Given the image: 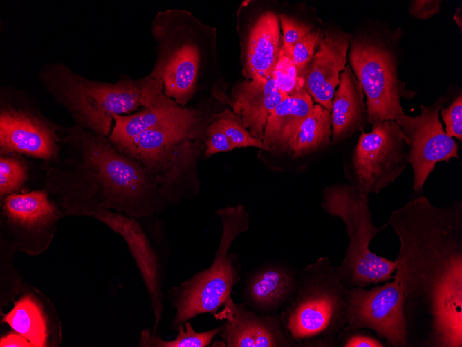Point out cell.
<instances>
[{
    "instance_id": "9c48e42d",
    "label": "cell",
    "mask_w": 462,
    "mask_h": 347,
    "mask_svg": "<svg viewBox=\"0 0 462 347\" xmlns=\"http://www.w3.org/2000/svg\"><path fill=\"white\" fill-rule=\"evenodd\" d=\"M321 206L346 226L349 244L344 259L336 267L343 284L347 288L365 287L393 278L395 262L376 255L369 249L373 238L388 224L375 226L368 195L352 184L331 185L324 190Z\"/></svg>"
},
{
    "instance_id": "d4e9b609",
    "label": "cell",
    "mask_w": 462,
    "mask_h": 347,
    "mask_svg": "<svg viewBox=\"0 0 462 347\" xmlns=\"http://www.w3.org/2000/svg\"><path fill=\"white\" fill-rule=\"evenodd\" d=\"M178 335L172 340H163L156 332L144 330L139 342L140 346L147 347H206L210 346L219 335L221 326L205 332H196L190 322L186 321L178 326Z\"/></svg>"
},
{
    "instance_id": "52a82bcc",
    "label": "cell",
    "mask_w": 462,
    "mask_h": 347,
    "mask_svg": "<svg viewBox=\"0 0 462 347\" xmlns=\"http://www.w3.org/2000/svg\"><path fill=\"white\" fill-rule=\"evenodd\" d=\"M347 287L328 257L299 269L297 289L279 313L300 347H334L346 324Z\"/></svg>"
},
{
    "instance_id": "9a60e30c",
    "label": "cell",
    "mask_w": 462,
    "mask_h": 347,
    "mask_svg": "<svg viewBox=\"0 0 462 347\" xmlns=\"http://www.w3.org/2000/svg\"><path fill=\"white\" fill-rule=\"evenodd\" d=\"M84 215L103 222L126 242L146 286L155 319L153 332L163 317V291L167 263L159 257L138 218L111 211L95 208Z\"/></svg>"
},
{
    "instance_id": "277c9868",
    "label": "cell",
    "mask_w": 462,
    "mask_h": 347,
    "mask_svg": "<svg viewBox=\"0 0 462 347\" xmlns=\"http://www.w3.org/2000/svg\"><path fill=\"white\" fill-rule=\"evenodd\" d=\"M214 114L204 103L180 106L117 150L145 168L169 205L192 197L198 193V181L194 177L205 150V132Z\"/></svg>"
},
{
    "instance_id": "ac0fdd59",
    "label": "cell",
    "mask_w": 462,
    "mask_h": 347,
    "mask_svg": "<svg viewBox=\"0 0 462 347\" xmlns=\"http://www.w3.org/2000/svg\"><path fill=\"white\" fill-rule=\"evenodd\" d=\"M299 269L281 261H268L247 274L241 297L249 309L263 315L280 313L293 297Z\"/></svg>"
},
{
    "instance_id": "5b68a950",
    "label": "cell",
    "mask_w": 462,
    "mask_h": 347,
    "mask_svg": "<svg viewBox=\"0 0 462 347\" xmlns=\"http://www.w3.org/2000/svg\"><path fill=\"white\" fill-rule=\"evenodd\" d=\"M210 31L185 10L168 9L153 19L156 58L149 75L160 80L164 94L180 106H188L203 88Z\"/></svg>"
},
{
    "instance_id": "4fadbf2b",
    "label": "cell",
    "mask_w": 462,
    "mask_h": 347,
    "mask_svg": "<svg viewBox=\"0 0 462 347\" xmlns=\"http://www.w3.org/2000/svg\"><path fill=\"white\" fill-rule=\"evenodd\" d=\"M346 326L373 332L387 346H407L403 294L395 280L371 290L347 288Z\"/></svg>"
},
{
    "instance_id": "7c38bea8",
    "label": "cell",
    "mask_w": 462,
    "mask_h": 347,
    "mask_svg": "<svg viewBox=\"0 0 462 347\" xmlns=\"http://www.w3.org/2000/svg\"><path fill=\"white\" fill-rule=\"evenodd\" d=\"M452 91L449 89L429 107L421 105L418 116L413 117L404 113L395 119L405 136L415 193L422 192L438 162H449L452 158L459 157L458 143L447 134L439 119V112L450 100Z\"/></svg>"
},
{
    "instance_id": "cb8c5ba5",
    "label": "cell",
    "mask_w": 462,
    "mask_h": 347,
    "mask_svg": "<svg viewBox=\"0 0 462 347\" xmlns=\"http://www.w3.org/2000/svg\"><path fill=\"white\" fill-rule=\"evenodd\" d=\"M13 330L26 339L32 346H45L48 339L46 319L41 307L29 295L19 299L3 317Z\"/></svg>"
},
{
    "instance_id": "e575fe53",
    "label": "cell",
    "mask_w": 462,
    "mask_h": 347,
    "mask_svg": "<svg viewBox=\"0 0 462 347\" xmlns=\"http://www.w3.org/2000/svg\"><path fill=\"white\" fill-rule=\"evenodd\" d=\"M1 347H30L31 344L19 334L10 333L1 337Z\"/></svg>"
},
{
    "instance_id": "30bf717a",
    "label": "cell",
    "mask_w": 462,
    "mask_h": 347,
    "mask_svg": "<svg viewBox=\"0 0 462 347\" xmlns=\"http://www.w3.org/2000/svg\"><path fill=\"white\" fill-rule=\"evenodd\" d=\"M58 125L35 100L11 87L0 90V153H18L49 162L59 152Z\"/></svg>"
},
{
    "instance_id": "f546056e",
    "label": "cell",
    "mask_w": 462,
    "mask_h": 347,
    "mask_svg": "<svg viewBox=\"0 0 462 347\" xmlns=\"http://www.w3.org/2000/svg\"><path fill=\"white\" fill-rule=\"evenodd\" d=\"M272 77L280 89L288 96L303 87L302 80L291 58L281 54V52Z\"/></svg>"
},
{
    "instance_id": "5bb4252c",
    "label": "cell",
    "mask_w": 462,
    "mask_h": 347,
    "mask_svg": "<svg viewBox=\"0 0 462 347\" xmlns=\"http://www.w3.org/2000/svg\"><path fill=\"white\" fill-rule=\"evenodd\" d=\"M6 234L15 247L31 252L43 251L50 244L63 213L44 189L8 195L2 201Z\"/></svg>"
},
{
    "instance_id": "1f68e13d",
    "label": "cell",
    "mask_w": 462,
    "mask_h": 347,
    "mask_svg": "<svg viewBox=\"0 0 462 347\" xmlns=\"http://www.w3.org/2000/svg\"><path fill=\"white\" fill-rule=\"evenodd\" d=\"M214 115L215 114L205 132L203 156L206 158L219 152H226L234 149Z\"/></svg>"
},
{
    "instance_id": "4316f807",
    "label": "cell",
    "mask_w": 462,
    "mask_h": 347,
    "mask_svg": "<svg viewBox=\"0 0 462 347\" xmlns=\"http://www.w3.org/2000/svg\"><path fill=\"white\" fill-rule=\"evenodd\" d=\"M214 116L234 148L255 147L266 150L263 141L253 137L230 108H225Z\"/></svg>"
},
{
    "instance_id": "4dcf8cb0",
    "label": "cell",
    "mask_w": 462,
    "mask_h": 347,
    "mask_svg": "<svg viewBox=\"0 0 462 347\" xmlns=\"http://www.w3.org/2000/svg\"><path fill=\"white\" fill-rule=\"evenodd\" d=\"M335 346L385 347L387 345L369 330L345 326L337 337Z\"/></svg>"
},
{
    "instance_id": "44dd1931",
    "label": "cell",
    "mask_w": 462,
    "mask_h": 347,
    "mask_svg": "<svg viewBox=\"0 0 462 347\" xmlns=\"http://www.w3.org/2000/svg\"><path fill=\"white\" fill-rule=\"evenodd\" d=\"M364 94L350 66L340 73L331 109L332 141L338 142L368 124Z\"/></svg>"
},
{
    "instance_id": "ffe728a7",
    "label": "cell",
    "mask_w": 462,
    "mask_h": 347,
    "mask_svg": "<svg viewBox=\"0 0 462 347\" xmlns=\"http://www.w3.org/2000/svg\"><path fill=\"white\" fill-rule=\"evenodd\" d=\"M228 104L255 138L263 139L268 117L288 95L282 91L274 78L245 80L236 85Z\"/></svg>"
},
{
    "instance_id": "8992f818",
    "label": "cell",
    "mask_w": 462,
    "mask_h": 347,
    "mask_svg": "<svg viewBox=\"0 0 462 347\" xmlns=\"http://www.w3.org/2000/svg\"><path fill=\"white\" fill-rule=\"evenodd\" d=\"M403 34L400 27L392 28L383 21L369 20L360 33L351 35L350 67L367 98L369 124L395 121L405 113L401 99L409 100L417 94L399 78Z\"/></svg>"
},
{
    "instance_id": "603a6c76",
    "label": "cell",
    "mask_w": 462,
    "mask_h": 347,
    "mask_svg": "<svg viewBox=\"0 0 462 347\" xmlns=\"http://www.w3.org/2000/svg\"><path fill=\"white\" fill-rule=\"evenodd\" d=\"M331 134V112L317 103L301 123L288 152L293 157L309 154L330 145Z\"/></svg>"
},
{
    "instance_id": "d6986e66",
    "label": "cell",
    "mask_w": 462,
    "mask_h": 347,
    "mask_svg": "<svg viewBox=\"0 0 462 347\" xmlns=\"http://www.w3.org/2000/svg\"><path fill=\"white\" fill-rule=\"evenodd\" d=\"M281 48L279 17L273 12L261 13L248 25L241 46L246 80L272 76Z\"/></svg>"
},
{
    "instance_id": "6da1fadb",
    "label": "cell",
    "mask_w": 462,
    "mask_h": 347,
    "mask_svg": "<svg viewBox=\"0 0 462 347\" xmlns=\"http://www.w3.org/2000/svg\"><path fill=\"white\" fill-rule=\"evenodd\" d=\"M408 347H462V202L437 207L424 196L394 211Z\"/></svg>"
},
{
    "instance_id": "ba28073f",
    "label": "cell",
    "mask_w": 462,
    "mask_h": 347,
    "mask_svg": "<svg viewBox=\"0 0 462 347\" xmlns=\"http://www.w3.org/2000/svg\"><path fill=\"white\" fill-rule=\"evenodd\" d=\"M215 213L221 220L222 233L212 264L167 290L169 303L175 310L172 330L198 315L216 312L241 280L238 256L229 251L237 237L248 230L249 214L241 204Z\"/></svg>"
},
{
    "instance_id": "d6a6232c",
    "label": "cell",
    "mask_w": 462,
    "mask_h": 347,
    "mask_svg": "<svg viewBox=\"0 0 462 347\" xmlns=\"http://www.w3.org/2000/svg\"><path fill=\"white\" fill-rule=\"evenodd\" d=\"M441 115L445 124V131L447 134L462 141V94L454 98L447 107L441 109Z\"/></svg>"
},
{
    "instance_id": "7402d4cb",
    "label": "cell",
    "mask_w": 462,
    "mask_h": 347,
    "mask_svg": "<svg viewBox=\"0 0 462 347\" xmlns=\"http://www.w3.org/2000/svg\"><path fill=\"white\" fill-rule=\"evenodd\" d=\"M313 105L312 98L303 87L280 102L266 123L262 139L266 150L288 152L290 142Z\"/></svg>"
},
{
    "instance_id": "e0dca14e",
    "label": "cell",
    "mask_w": 462,
    "mask_h": 347,
    "mask_svg": "<svg viewBox=\"0 0 462 347\" xmlns=\"http://www.w3.org/2000/svg\"><path fill=\"white\" fill-rule=\"evenodd\" d=\"M323 33L317 51L299 77L313 100L331 112L340 73L346 66L351 35L333 28H328Z\"/></svg>"
},
{
    "instance_id": "2e32d148",
    "label": "cell",
    "mask_w": 462,
    "mask_h": 347,
    "mask_svg": "<svg viewBox=\"0 0 462 347\" xmlns=\"http://www.w3.org/2000/svg\"><path fill=\"white\" fill-rule=\"evenodd\" d=\"M216 319L223 321L219 333L223 347H300L285 328L280 314L263 315L236 303L231 296Z\"/></svg>"
},
{
    "instance_id": "8fae6325",
    "label": "cell",
    "mask_w": 462,
    "mask_h": 347,
    "mask_svg": "<svg viewBox=\"0 0 462 347\" xmlns=\"http://www.w3.org/2000/svg\"><path fill=\"white\" fill-rule=\"evenodd\" d=\"M408 165L405 136L395 121H377L361 131L352 157L353 183L369 196L394 182Z\"/></svg>"
},
{
    "instance_id": "f1b7e54d",
    "label": "cell",
    "mask_w": 462,
    "mask_h": 347,
    "mask_svg": "<svg viewBox=\"0 0 462 347\" xmlns=\"http://www.w3.org/2000/svg\"><path fill=\"white\" fill-rule=\"evenodd\" d=\"M323 36V31L315 28L294 46L290 58L298 75L311 60Z\"/></svg>"
},
{
    "instance_id": "3957f363",
    "label": "cell",
    "mask_w": 462,
    "mask_h": 347,
    "mask_svg": "<svg viewBox=\"0 0 462 347\" xmlns=\"http://www.w3.org/2000/svg\"><path fill=\"white\" fill-rule=\"evenodd\" d=\"M42 87L73 117L75 125L107 137L113 116L138 108L174 109L178 105L163 92L160 80L147 75L138 79L123 75L115 83L86 78L62 62L47 63L39 70Z\"/></svg>"
},
{
    "instance_id": "83f0119b",
    "label": "cell",
    "mask_w": 462,
    "mask_h": 347,
    "mask_svg": "<svg viewBox=\"0 0 462 347\" xmlns=\"http://www.w3.org/2000/svg\"><path fill=\"white\" fill-rule=\"evenodd\" d=\"M278 17L282 30L281 53L290 57L294 46L315 27L285 14Z\"/></svg>"
},
{
    "instance_id": "484cf974",
    "label": "cell",
    "mask_w": 462,
    "mask_h": 347,
    "mask_svg": "<svg viewBox=\"0 0 462 347\" xmlns=\"http://www.w3.org/2000/svg\"><path fill=\"white\" fill-rule=\"evenodd\" d=\"M30 165L26 156L18 153H0V198L24 192L30 179Z\"/></svg>"
},
{
    "instance_id": "836d02e7",
    "label": "cell",
    "mask_w": 462,
    "mask_h": 347,
    "mask_svg": "<svg viewBox=\"0 0 462 347\" xmlns=\"http://www.w3.org/2000/svg\"><path fill=\"white\" fill-rule=\"evenodd\" d=\"M440 0H414L409 3V12L415 19L427 20L441 12Z\"/></svg>"
},
{
    "instance_id": "7a4b0ae2",
    "label": "cell",
    "mask_w": 462,
    "mask_h": 347,
    "mask_svg": "<svg viewBox=\"0 0 462 347\" xmlns=\"http://www.w3.org/2000/svg\"><path fill=\"white\" fill-rule=\"evenodd\" d=\"M59 147L57 157L45 162L42 179L64 215L102 208L141 218L169 206L154 177L107 137L75 125L61 127Z\"/></svg>"
}]
</instances>
